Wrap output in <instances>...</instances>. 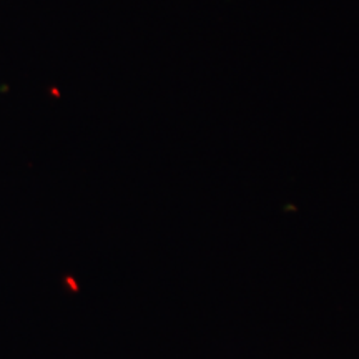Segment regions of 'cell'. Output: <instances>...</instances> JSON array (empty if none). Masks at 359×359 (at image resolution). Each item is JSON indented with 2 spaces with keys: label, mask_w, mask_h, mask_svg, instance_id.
Segmentation results:
<instances>
[]
</instances>
